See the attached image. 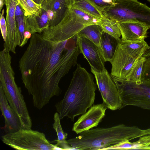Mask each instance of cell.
<instances>
[{
  "label": "cell",
  "instance_id": "cell-1",
  "mask_svg": "<svg viewBox=\"0 0 150 150\" xmlns=\"http://www.w3.org/2000/svg\"><path fill=\"white\" fill-rule=\"evenodd\" d=\"M73 38L64 40L51 26L32 34L19 67L36 108L41 109L61 94L60 81L77 64L81 52L76 37Z\"/></svg>",
  "mask_w": 150,
  "mask_h": 150
},
{
  "label": "cell",
  "instance_id": "cell-2",
  "mask_svg": "<svg viewBox=\"0 0 150 150\" xmlns=\"http://www.w3.org/2000/svg\"><path fill=\"white\" fill-rule=\"evenodd\" d=\"M96 88L92 74L77 64L64 97L55 105L61 120L67 117L72 121L85 113L94 103Z\"/></svg>",
  "mask_w": 150,
  "mask_h": 150
},
{
  "label": "cell",
  "instance_id": "cell-3",
  "mask_svg": "<svg viewBox=\"0 0 150 150\" xmlns=\"http://www.w3.org/2000/svg\"><path fill=\"white\" fill-rule=\"evenodd\" d=\"M143 131L136 126L121 124L108 128L91 129L67 140L71 150H102L126 140L139 137Z\"/></svg>",
  "mask_w": 150,
  "mask_h": 150
},
{
  "label": "cell",
  "instance_id": "cell-4",
  "mask_svg": "<svg viewBox=\"0 0 150 150\" xmlns=\"http://www.w3.org/2000/svg\"><path fill=\"white\" fill-rule=\"evenodd\" d=\"M10 52L3 49L0 52V86L9 104L20 118L23 129H30L32 123L20 87L15 81Z\"/></svg>",
  "mask_w": 150,
  "mask_h": 150
},
{
  "label": "cell",
  "instance_id": "cell-5",
  "mask_svg": "<svg viewBox=\"0 0 150 150\" xmlns=\"http://www.w3.org/2000/svg\"><path fill=\"white\" fill-rule=\"evenodd\" d=\"M102 13L118 23H139L150 28V8L137 0H116L114 6L106 8Z\"/></svg>",
  "mask_w": 150,
  "mask_h": 150
},
{
  "label": "cell",
  "instance_id": "cell-6",
  "mask_svg": "<svg viewBox=\"0 0 150 150\" xmlns=\"http://www.w3.org/2000/svg\"><path fill=\"white\" fill-rule=\"evenodd\" d=\"M111 76L118 91L121 109L132 105L150 110V82H134Z\"/></svg>",
  "mask_w": 150,
  "mask_h": 150
},
{
  "label": "cell",
  "instance_id": "cell-7",
  "mask_svg": "<svg viewBox=\"0 0 150 150\" xmlns=\"http://www.w3.org/2000/svg\"><path fill=\"white\" fill-rule=\"evenodd\" d=\"M5 144L19 150H53L61 149L47 139L45 134L30 129L22 128L18 131L6 133L2 137Z\"/></svg>",
  "mask_w": 150,
  "mask_h": 150
},
{
  "label": "cell",
  "instance_id": "cell-8",
  "mask_svg": "<svg viewBox=\"0 0 150 150\" xmlns=\"http://www.w3.org/2000/svg\"><path fill=\"white\" fill-rule=\"evenodd\" d=\"M101 19L91 16L72 6L65 16L54 28L65 39H71L84 27L99 25Z\"/></svg>",
  "mask_w": 150,
  "mask_h": 150
},
{
  "label": "cell",
  "instance_id": "cell-9",
  "mask_svg": "<svg viewBox=\"0 0 150 150\" xmlns=\"http://www.w3.org/2000/svg\"><path fill=\"white\" fill-rule=\"evenodd\" d=\"M91 71L95 76L103 103L107 108L115 110L121 109L122 103L117 87L107 70L97 71L92 68Z\"/></svg>",
  "mask_w": 150,
  "mask_h": 150
},
{
  "label": "cell",
  "instance_id": "cell-10",
  "mask_svg": "<svg viewBox=\"0 0 150 150\" xmlns=\"http://www.w3.org/2000/svg\"><path fill=\"white\" fill-rule=\"evenodd\" d=\"M6 8V21L7 34L4 43V49L7 52L16 54V49L20 42V35L15 15V10L18 5L16 0H5Z\"/></svg>",
  "mask_w": 150,
  "mask_h": 150
},
{
  "label": "cell",
  "instance_id": "cell-11",
  "mask_svg": "<svg viewBox=\"0 0 150 150\" xmlns=\"http://www.w3.org/2000/svg\"><path fill=\"white\" fill-rule=\"evenodd\" d=\"M76 41L81 52L91 67L98 71L106 70L102 51L98 46L83 36L76 35Z\"/></svg>",
  "mask_w": 150,
  "mask_h": 150
},
{
  "label": "cell",
  "instance_id": "cell-12",
  "mask_svg": "<svg viewBox=\"0 0 150 150\" xmlns=\"http://www.w3.org/2000/svg\"><path fill=\"white\" fill-rule=\"evenodd\" d=\"M139 59L131 56L119 43L110 62L112 65L111 75L127 80L133 66Z\"/></svg>",
  "mask_w": 150,
  "mask_h": 150
},
{
  "label": "cell",
  "instance_id": "cell-13",
  "mask_svg": "<svg viewBox=\"0 0 150 150\" xmlns=\"http://www.w3.org/2000/svg\"><path fill=\"white\" fill-rule=\"evenodd\" d=\"M107 108L103 103L92 105L74 123L72 130L78 134L97 126L104 117Z\"/></svg>",
  "mask_w": 150,
  "mask_h": 150
},
{
  "label": "cell",
  "instance_id": "cell-14",
  "mask_svg": "<svg viewBox=\"0 0 150 150\" xmlns=\"http://www.w3.org/2000/svg\"><path fill=\"white\" fill-rule=\"evenodd\" d=\"M72 0H46L41 5L46 11L49 20V27L58 24L71 8Z\"/></svg>",
  "mask_w": 150,
  "mask_h": 150
},
{
  "label": "cell",
  "instance_id": "cell-15",
  "mask_svg": "<svg viewBox=\"0 0 150 150\" xmlns=\"http://www.w3.org/2000/svg\"><path fill=\"white\" fill-rule=\"evenodd\" d=\"M0 108L5 121V126L2 128L6 133L14 132L23 128L20 118L10 106L1 86Z\"/></svg>",
  "mask_w": 150,
  "mask_h": 150
},
{
  "label": "cell",
  "instance_id": "cell-16",
  "mask_svg": "<svg viewBox=\"0 0 150 150\" xmlns=\"http://www.w3.org/2000/svg\"><path fill=\"white\" fill-rule=\"evenodd\" d=\"M118 23L122 40H144L147 37V31L149 28L142 23L133 22Z\"/></svg>",
  "mask_w": 150,
  "mask_h": 150
},
{
  "label": "cell",
  "instance_id": "cell-17",
  "mask_svg": "<svg viewBox=\"0 0 150 150\" xmlns=\"http://www.w3.org/2000/svg\"><path fill=\"white\" fill-rule=\"evenodd\" d=\"M121 39H117L103 32L100 40V45L105 62L112 61L117 46Z\"/></svg>",
  "mask_w": 150,
  "mask_h": 150
},
{
  "label": "cell",
  "instance_id": "cell-18",
  "mask_svg": "<svg viewBox=\"0 0 150 150\" xmlns=\"http://www.w3.org/2000/svg\"><path fill=\"white\" fill-rule=\"evenodd\" d=\"M119 44L131 56L138 59L142 56L150 47L144 40L129 41L121 39Z\"/></svg>",
  "mask_w": 150,
  "mask_h": 150
},
{
  "label": "cell",
  "instance_id": "cell-19",
  "mask_svg": "<svg viewBox=\"0 0 150 150\" xmlns=\"http://www.w3.org/2000/svg\"><path fill=\"white\" fill-rule=\"evenodd\" d=\"M54 122L53 128L56 132L57 139L56 141V146L61 149V150H71V146L66 140L68 136L67 133L63 130L60 123V119L58 112H55L54 116Z\"/></svg>",
  "mask_w": 150,
  "mask_h": 150
},
{
  "label": "cell",
  "instance_id": "cell-20",
  "mask_svg": "<svg viewBox=\"0 0 150 150\" xmlns=\"http://www.w3.org/2000/svg\"><path fill=\"white\" fill-rule=\"evenodd\" d=\"M103 32L102 29L99 25L93 24L86 26L77 34L86 38L101 49L100 42Z\"/></svg>",
  "mask_w": 150,
  "mask_h": 150
},
{
  "label": "cell",
  "instance_id": "cell-21",
  "mask_svg": "<svg viewBox=\"0 0 150 150\" xmlns=\"http://www.w3.org/2000/svg\"><path fill=\"white\" fill-rule=\"evenodd\" d=\"M72 6L96 18L102 19L105 17L88 0H72Z\"/></svg>",
  "mask_w": 150,
  "mask_h": 150
},
{
  "label": "cell",
  "instance_id": "cell-22",
  "mask_svg": "<svg viewBox=\"0 0 150 150\" xmlns=\"http://www.w3.org/2000/svg\"><path fill=\"white\" fill-rule=\"evenodd\" d=\"M99 25L103 32H105L117 39H120L121 33L119 23L105 17L101 19Z\"/></svg>",
  "mask_w": 150,
  "mask_h": 150
},
{
  "label": "cell",
  "instance_id": "cell-23",
  "mask_svg": "<svg viewBox=\"0 0 150 150\" xmlns=\"http://www.w3.org/2000/svg\"><path fill=\"white\" fill-rule=\"evenodd\" d=\"M18 4L23 10L25 16L35 15L39 16L42 9L41 5L37 4L33 0H16Z\"/></svg>",
  "mask_w": 150,
  "mask_h": 150
},
{
  "label": "cell",
  "instance_id": "cell-24",
  "mask_svg": "<svg viewBox=\"0 0 150 150\" xmlns=\"http://www.w3.org/2000/svg\"><path fill=\"white\" fill-rule=\"evenodd\" d=\"M15 15L20 35V42L18 46L23 47V46L24 34L25 31V17L23 10L18 4L16 8Z\"/></svg>",
  "mask_w": 150,
  "mask_h": 150
},
{
  "label": "cell",
  "instance_id": "cell-25",
  "mask_svg": "<svg viewBox=\"0 0 150 150\" xmlns=\"http://www.w3.org/2000/svg\"><path fill=\"white\" fill-rule=\"evenodd\" d=\"M146 59L142 56L133 66L127 80L134 82L142 81L144 64Z\"/></svg>",
  "mask_w": 150,
  "mask_h": 150
},
{
  "label": "cell",
  "instance_id": "cell-26",
  "mask_svg": "<svg viewBox=\"0 0 150 150\" xmlns=\"http://www.w3.org/2000/svg\"><path fill=\"white\" fill-rule=\"evenodd\" d=\"M150 144V135L139 137V139L135 142H129V149H147Z\"/></svg>",
  "mask_w": 150,
  "mask_h": 150
},
{
  "label": "cell",
  "instance_id": "cell-27",
  "mask_svg": "<svg viewBox=\"0 0 150 150\" xmlns=\"http://www.w3.org/2000/svg\"><path fill=\"white\" fill-rule=\"evenodd\" d=\"M102 13L106 8L114 6L116 0H88Z\"/></svg>",
  "mask_w": 150,
  "mask_h": 150
},
{
  "label": "cell",
  "instance_id": "cell-28",
  "mask_svg": "<svg viewBox=\"0 0 150 150\" xmlns=\"http://www.w3.org/2000/svg\"><path fill=\"white\" fill-rule=\"evenodd\" d=\"M4 10L3 9L1 14L0 26L1 35L4 41L6 40L7 34V28L6 20L4 16Z\"/></svg>",
  "mask_w": 150,
  "mask_h": 150
},
{
  "label": "cell",
  "instance_id": "cell-29",
  "mask_svg": "<svg viewBox=\"0 0 150 150\" xmlns=\"http://www.w3.org/2000/svg\"><path fill=\"white\" fill-rule=\"evenodd\" d=\"M142 80L150 82V59H146L145 61Z\"/></svg>",
  "mask_w": 150,
  "mask_h": 150
},
{
  "label": "cell",
  "instance_id": "cell-30",
  "mask_svg": "<svg viewBox=\"0 0 150 150\" xmlns=\"http://www.w3.org/2000/svg\"><path fill=\"white\" fill-rule=\"evenodd\" d=\"M142 56L146 59H150V47L146 51Z\"/></svg>",
  "mask_w": 150,
  "mask_h": 150
},
{
  "label": "cell",
  "instance_id": "cell-31",
  "mask_svg": "<svg viewBox=\"0 0 150 150\" xmlns=\"http://www.w3.org/2000/svg\"><path fill=\"white\" fill-rule=\"evenodd\" d=\"M148 135H150V128L143 129V136Z\"/></svg>",
  "mask_w": 150,
  "mask_h": 150
},
{
  "label": "cell",
  "instance_id": "cell-32",
  "mask_svg": "<svg viewBox=\"0 0 150 150\" xmlns=\"http://www.w3.org/2000/svg\"><path fill=\"white\" fill-rule=\"evenodd\" d=\"M35 3L39 5H42L46 0H33Z\"/></svg>",
  "mask_w": 150,
  "mask_h": 150
},
{
  "label": "cell",
  "instance_id": "cell-33",
  "mask_svg": "<svg viewBox=\"0 0 150 150\" xmlns=\"http://www.w3.org/2000/svg\"><path fill=\"white\" fill-rule=\"evenodd\" d=\"M4 4H5V0H0V11H1Z\"/></svg>",
  "mask_w": 150,
  "mask_h": 150
},
{
  "label": "cell",
  "instance_id": "cell-34",
  "mask_svg": "<svg viewBox=\"0 0 150 150\" xmlns=\"http://www.w3.org/2000/svg\"><path fill=\"white\" fill-rule=\"evenodd\" d=\"M147 149L150 150V144L147 147Z\"/></svg>",
  "mask_w": 150,
  "mask_h": 150
},
{
  "label": "cell",
  "instance_id": "cell-35",
  "mask_svg": "<svg viewBox=\"0 0 150 150\" xmlns=\"http://www.w3.org/2000/svg\"><path fill=\"white\" fill-rule=\"evenodd\" d=\"M148 1L150 2V0H148Z\"/></svg>",
  "mask_w": 150,
  "mask_h": 150
}]
</instances>
